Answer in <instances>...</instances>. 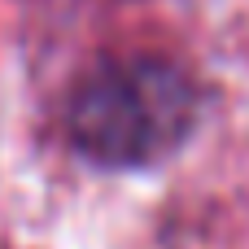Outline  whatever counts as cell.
Here are the masks:
<instances>
[{"label":"cell","instance_id":"obj_1","mask_svg":"<svg viewBox=\"0 0 249 249\" xmlns=\"http://www.w3.org/2000/svg\"><path fill=\"white\" fill-rule=\"evenodd\" d=\"M201 96L184 66L158 53L96 61L70 92V144L109 171H136L171 158L197 127Z\"/></svg>","mask_w":249,"mask_h":249}]
</instances>
